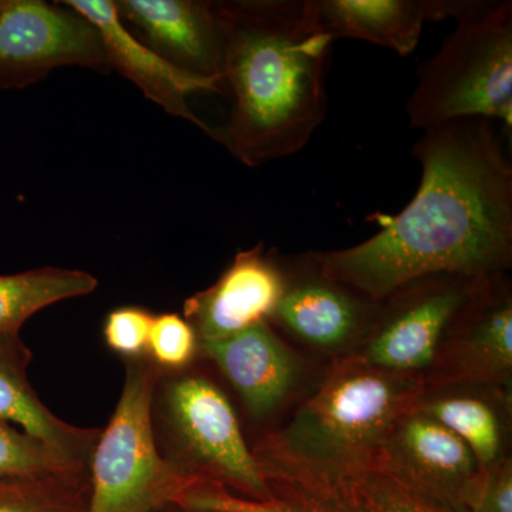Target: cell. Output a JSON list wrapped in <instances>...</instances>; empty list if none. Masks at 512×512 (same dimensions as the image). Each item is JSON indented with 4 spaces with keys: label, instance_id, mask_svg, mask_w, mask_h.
<instances>
[{
    "label": "cell",
    "instance_id": "obj_19",
    "mask_svg": "<svg viewBox=\"0 0 512 512\" xmlns=\"http://www.w3.org/2000/svg\"><path fill=\"white\" fill-rule=\"evenodd\" d=\"M271 495L254 501L238 497L222 485L200 481L178 501L188 507L224 512H365L340 485H320L289 478H271Z\"/></svg>",
    "mask_w": 512,
    "mask_h": 512
},
{
    "label": "cell",
    "instance_id": "obj_7",
    "mask_svg": "<svg viewBox=\"0 0 512 512\" xmlns=\"http://www.w3.org/2000/svg\"><path fill=\"white\" fill-rule=\"evenodd\" d=\"M476 279L431 275L397 289L382 302L359 350L369 365L424 377L433 367Z\"/></svg>",
    "mask_w": 512,
    "mask_h": 512
},
{
    "label": "cell",
    "instance_id": "obj_9",
    "mask_svg": "<svg viewBox=\"0 0 512 512\" xmlns=\"http://www.w3.org/2000/svg\"><path fill=\"white\" fill-rule=\"evenodd\" d=\"M373 471L457 512L471 511L481 477L467 444L439 421L413 409L390 431Z\"/></svg>",
    "mask_w": 512,
    "mask_h": 512
},
{
    "label": "cell",
    "instance_id": "obj_13",
    "mask_svg": "<svg viewBox=\"0 0 512 512\" xmlns=\"http://www.w3.org/2000/svg\"><path fill=\"white\" fill-rule=\"evenodd\" d=\"M99 32L110 69L136 84L148 100L178 119L190 121L214 138V130L192 111V93H222L218 80L202 79L157 55L124 25L113 0H63Z\"/></svg>",
    "mask_w": 512,
    "mask_h": 512
},
{
    "label": "cell",
    "instance_id": "obj_14",
    "mask_svg": "<svg viewBox=\"0 0 512 512\" xmlns=\"http://www.w3.org/2000/svg\"><path fill=\"white\" fill-rule=\"evenodd\" d=\"M284 288L279 255L256 245L238 252L214 285L184 302V318L200 343L229 338L258 323L269 322Z\"/></svg>",
    "mask_w": 512,
    "mask_h": 512
},
{
    "label": "cell",
    "instance_id": "obj_11",
    "mask_svg": "<svg viewBox=\"0 0 512 512\" xmlns=\"http://www.w3.org/2000/svg\"><path fill=\"white\" fill-rule=\"evenodd\" d=\"M279 259L285 288L269 323L311 348L338 350L359 345L382 303L326 275L315 252Z\"/></svg>",
    "mask_w": 512,
    "mask_h": 512
},
{
    "label": "cell",
    "instance_id": "obj_22",
    "mask_svg": "<svg viewBox=\"0 0 512 512\" xmlns=\"http://www.w3.org/2000/svg\"><path fill=\"white\" fill-rule=\"evenodd\" d=\"M365 512H457L412 493L393 478L366 471L340 484Z\"/></svg>",
    "mask_w": 512,
    "mask_h": 512
},
{
    "label": "cell",
    "instance_id": "obj_6",
    "mask_svg": "<svg viewBox=\"0 0 512 512\" xmlns=\"http://www.w3.org/2000/svg\"><path fill=\"white\" fill-rule=\"evenodd\" d=\"M124 365L119 403L89 461V512H150L178 503L200 483L171 466L158 448L153 400L163 372L148 357Z\"/></svg>",
    "mask_w": 512,
    "mask_h": 512
},
{
    "label": "cell",
    "instance_id": "obj_2",
    "mask_svg": "<svg viewBox=\"0 0 512 512\" xmlns=\"http://www.w3.org/2000/svg\"><path fill=\"white\" fill-rule=\"evenodd\" d=\"M218 8L225 32L222 83L232 110L215 140L247 167L298 153L328 111L332 37L312 25L303 0H231Z\"/></svg>",
    "mask_w": 512,
    "mask_h": 512
},
{
    "label": "cell",
    "instance_id": "obj_1",
    "mask_svg": "<svg viewBox=\"0 0 512 512\" xmlns=\"http://www.w3.org/2000/svg\"><path fill=\"white\" fill-rule=\"evenodd\" d=\"M419 190L379 232L338 251L315 252L322 271L382 303L431 275L477 279L512 265V164L495 121L463 119L423 130L413 146Z\"/></svg>",
    "mask_w": 512,
    "mask_h": 512
},
{
    "label": "cell",
    "instance_id": "obj_12",
    "mask_svg": "<svg viewBox=\"0 0 512 512\" xmlns=\"http://www.w3.org/2000/svg\"><path fill=\"white\" fill-rule=\"evenodd\" d=\"M116 8L124 25L157 55L192 76L222 83L225 32L218 2L119 0Z\"/></svg>",
    "mask_w": 512,
    "mask_h": 512
},
{
    "label": "cell",
    "instance_id": "obj_21",
    "mask_svg": "<svg viewBox=\"0 0 512 512\" xmlns=\"http://www.w3.org/2000/svg\"><path fill=\"white\" fill-rule=\"evenodd\" d=\"M89 468L0 477V512H89Z\"/></svg>",
    "mask_w": 512,
    "mask_h": 512
},
{
    "label": "cell",
    "instance_id": "obj_5",
    "mask_svg": "<svg viewBox=\"0 0 512 512\" xmlns=\"http://www.w3.org/2000/svg\"><path fill=\"white\" fill-rule=\"evenodd\" d=\"M158 448L195 481L222 485L247 500L269 498L268 483L220 387L197 373H163L153 400Z\"/></svg>",
    "mask_w": 512,
    "mask_h": 512
},
{
    "label": "cell",
    "instance_id": "obj_23",
    "mask_svg": "<svg viewBox=\"0 0 512 512\" xmlns=\"http://www.w3.org/2000/svg\"><path fill=\"white\" fill-rule=\"evenodd\" d=\"M200 355V340L188 320L177 313L154 316L147 357L163 373L190 369Z\"/></svg>",
    "mask_w": 512,
    "mask_h": 512
},
{
    "label": "cell",
    "instance_id": "obj_17",
    "mask_svg": "<svg viewBox=\"0 0 512 512\" xmlns=\"http://www.w3.org/2000/svg\"><path fill=\"white\" fill-rule=\"evenodd\" d=\"M32 352L19 335H0V421L52 448L70 463L89 468L101 429L73 426L57 417L30 383Z\"/></svg>",
    "mask_w": 512,
    "mask_h": 512
},
{
    "label": "cell",
    "instance_id": "obj_3",
    "mask_svg": "<svg viewBox=\"0 0 512 512\" xmlns=\"http://www.w3.org/2000/svg\"><path fill=\"white\" fill-rule=\"evenodd\" d=\"M426 387L421 375L369 365L353 353L339 360L284 429L252 448L262 476L340 485L375 470L390 431Z\"/></svg>",
    "mask_w": 512,
    "mask_h": 512
},
{
    "label": "cell",
    "instance_id": "obj_20",
    "mask_svg": "<svg viewBox=\"0 0 512 512\" xmlns=\"http://www.w3.org/2000/svg\"><path fill=\"white\" fill-rule=\"evenodd\" d=\"M99 281L89 272L77 269H32L15 275H0V335H19L26 320L37 312L90 295Z\"/></svg>",
    "mask_w": 512,
    "mask_h": 512
},
{
    "label": "cell",
    "instance_id": "obj_18",
    "mask_svg": "<svg viewBox=\"0 0 512 512\" xmlns=\"http://www.w3.org/2000/svg\"><path fill=\"white\" fill-rule=\"evenodd\" d=\"M504 397L484 394L481 386H427L413 410L439 421L464 441L480 470L494 466L505 454V421L498 404Z\"/></svg>",
    "mask_w": 512,
    "mask_h": 512
},
{
    "label": "cell",
    "instance_id": "obj_4",
    "mask_svg": "<svg viewBox=\"0 0 512 512\" xmlns=\"http://www.w3.org/2000/svg\"><path fill=\"white\" fill-rule=\"evenodd\" d=\"M410 126L503 121L512 130V2H476L419 69L407 101Z\"/></svg>",
    "mask_w": 512,
    "mask_h": 512
},
{
    "label": "cell",
    "instance_id": "obj_8",
    "mask_svg": "<svg viewBox=\"0 0 512 512\" xmlns=\"http://www.w3.org/2000/svg\"><path fill=\"white\" fill-rule=\"evenodd\" d=\"M64 66L110 72L92 23L62 2L0 0V89H23Z\"/></svg>",
    "mask_w": 512,
    "mask_h": 512
},
{
    "label": "cell",
    "instance_id": "obj_26",
    "mask_svg": "<svg viewBox=\"0 0 512 512\" xmlns=\"http://www.w3.org/2000/svg\"><path fill=\"white\" fill-rule=\"evenodd\" d=\"M470 512H512V464L508 457L481 471Z\"/></svg>",
    "mask_w": 512,
    "mask_h": 512
},
{
    "label": "cell",
    "instance_id": "obj_15",
    "mask_svg": "<svg viewBox=\"0 0 512 512\" xmlns=\"http://www.w3.org/2000/svg\"><path fill=\"white\" fill-rule=\"evenodd\" d=\"M476 0H303L312 25L338 39H356L409 56L429 22L458 19Z\"/></svg>",
    "mask_w": 512,
    "mask_h": 512
},
{
    "label": "cell",
    "instance_id": "obj_25",
    "mask_svg": "<svg viewBox=\"0 0 512 512\" xmlns=\"http://www.w3.org/2000/svg\"><path fill=\"white\" fill-rule=\"evenodd\" d=\"M153 313L140 306H121L114 309L103 326L107 348L124 360L147 357L148 338L154 320Z\"/></svg>",
    "mask_w": 512,
    "mask_h": 512
},
{
    "label": "cell",
    "instance_id": "obj_16",
    "mask_svg": "<svg viewBox=\"0 0 512 512\" xmlns=\"http://www.w3.org/2000/svg\"><path fill=\"white\" fill-rule=\"evenodd\" d=\"M200 353L215 363L256 420L265 419L285 402L301 373L298 356L269 322L200 343Z\"/></svg>",
    "mask_w": 512,
    "mask_h": 512
},
{
    "label": "cell",
    "instance_id": "obj_10",
    "mask_svg": "<svg viewBox=\"0 0 512 512\" xmlns=\"http://www.w3.org/2000/svg\"><path fill=\"white\" fill-rule=\"evenodd\" d=\"M507 274V272H505ZM477 278L426 386L498 387L512 375V293L507 275Z\"/></svg>",
    "mask_w": 512,
    "mask_h": 512
},
{
    "label": "cell",
    "instance_id": "obj_27",
    "mask_svg": "<svg viewBox=\"0 0 512 512\" xmlns=\"http://www.w3.org/2000/svg\"><path fill=\"white\" fill-rule=\"evenodd\" d=\"M150 512H224V511H215V510H205V508H195L188 507V505L180 504V503H170L161 505V507L156 508V510Z\"/></svg>",
    "mask_w": 512,
    "mask_h": 512
},
{
    "label": "cell",
    "instance_id": "obj_24",
    "mask_svg": "<svg viewBox=\"0 0 512 512\" xmlns=\"http://www.w3.org/2000/svg\"><path fill=\"white\" fill-rule=\"evenodd\" d=\"M74 468L87 467L70 463L52 448L0 421V477L36 476Z\"/></svg>",
    "mask_w": 512,
    "mask_h": 512
}]
</instances>
